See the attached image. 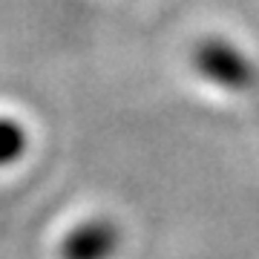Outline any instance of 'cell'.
<instances>
[{
	"label": "cell",
	"instance_id": "obj_1",
	"mask_svg": "<svg viewBox=\"0 0 259 259\" xmlns=\"http://www.w3.org/2000/svg\"><path fill=\"white\" fill-rule=\"evenodd\" d=\"M190 64L204 81L228 93H245L256 87V66L239 47L225 37H204L190 52Z\"/></svg>",
	"mask_w": 259,
	"mask_h": 259
},
{
	"label": "cell",
	"instance_id": "obj_3",
	"mask_svg": "<svg viewBox=\"0 0 259 259\" xmlns=\"http://www.w3.org/2000/svg\"><path fill=\"white\" fill-rule=\"evenodd\" d=\"M26 147H29V136L23 130V124L0 115V167L15 164L18 158H23Z\"/></svg>",
	"mask_w": 259,
	"mask_h": 259
},
{
	"label": "cell",
	"instance_id": "obj_2",
	"mask_svg": "<svg viewBox=\"0 0 259 259\" xmlns=\"http://www.w3.org/2000/svg\"><path fill=\"white\" fill-rule=\"evenodd\" d=\"M121 245L118 225L110 219H90L78 225L61 242V259H110Z\"/></svg>",
	"mask_w": 259,
	"mask_h": 259
}]
</instances>
